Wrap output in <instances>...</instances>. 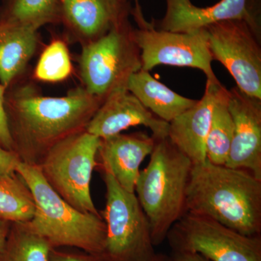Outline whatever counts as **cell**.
<instances>
[{
  "label": "cell",
  "instance_id": "6",
  "mask_svg": "<svg viewBox=\"0 0 261 261\" xmlns=\"http://www.w3.org/2000/svg\"><path fill=\"white\" fill-rule=\"evenodd\" d=\"M101 139L87 130L62 141L37 166L51 188L76 210L100 215L91 195Z\"/></svg>",
  "mask_w": 261,
  "mask_h": 261
},
{
  "label": "cell",
  "instance_id": "27",
  "mask_svg": "<svg viewBox=\"0 0 261 261\" xmlns=\"http://www.w3.org/2000/svg\"><path fill=\"white\" fill-rule=\"evenodd\" d=\"M171 256L173 261H211L196 252L187 251H171Z\"/></svg>",
  "mask_w": 261,
  "mask_h": 261
},
{
  "label": "cell",
  "instance_id": "29",
  "mask_svg": "<svg viewBox=\"0 0 261 261\" xmlns=\"http://www.w3.org/2000/svg\"><path fill=\"white\" fill-rule=\"evenodd\" d=\"M147 261H173V260L171 255H168L166 254L157 253L156 252L153 257H151L149 260Z\"/></svg>",
  "mask_w": 261,
  "mask_h": 261
},
{
  "label": "cell",
  "instance_id": "22",
  "mask_svg": "<svg viewBox=\"0 0 261 261\" xmlns=\"http://www.w3.org/2000/svg\"><path fill=\"white\" fill-rule=\"evenodd\" d=\"M228 101V90L226 89L215 105L206 140L207 160L216 165L226 164L234 133Z\"/></svg>",
  "mask_w": 261,
  "mask_h": 261
},
{
  "label": "cell",
  "instance_id": "9",
  "mask_svg": "<svg viewBox=\"0 0 261 261\" xmlns=\"http://www.w3.org/2000/svg\"><path fill=\"white\" fill-rule=\"evenodd\" d=\"M137 23L134 35L140 47L142 70L149 71L161 65L190 67L202 70L207 81L219 82L213 70L206 29L173 32L154 28L145 18Z\"/></svg>",
  "mask_w": 261,
  "mask_h": 261
},
{
  "label": "cell",
  "instance_id": "24",
  "mask_svg": "<svg viewBox=\"0 0 261 261\" xmlns=\"http://www.w3.org/2000/svg\"><path fill=\"white\" fill-rule=\"evenodd\" d=\"M49 261H110L103 254H92L70 247L51 248Z\"/></svg>",
  "mask_w": 261,
  "mask_h": 261
},
{
  "label": "cell",
  "instance_id": "4",
  "mask_svg": "<svg viewBox=\"0 0 261 261\" xmlns=\"http://www.w3.org/2000/svg\"><path fill=\"white\" fill-rule=\"evenodd\" d=\"M15 171L34 197L35 213L27 222L33 231L53 248L70 247L89 253H104L107 231L101 215L85 214L72 207L51 188L37 166L20 161Z\"/></svg>",
  "mask_w": 261,
  "mask_h": 261
},
{
  "label": "cell",
  "instance_id": "2",
  "mask_svg": "<svg viewBox=\"0 0 261 261\" xmlns=\"http://www.w3.org/2000/svg\"><path fill=\"white\" fill-rule=\"evenodd\" d=\"M187 212L205 216L247 236H261V180L245 169L206 160L193 165Z\"/></svg>",
  "mask_w": 261,
  "mask_h": 261
},
{
  "label": "cell",
  "instance_id": "20",
  "mask_svg": "<svg viewBox=\"0 0 261 261\" xmlns=\"http://www.w3.org/2000/svg\"><path fill=\"white\" fill-rule=\"evenodd\" d=\"M47 241L33 231L27 222H12L6 241L0 250V261H49Z\"/></svg>",
  "mask_w": 261,
  "mask_h": 261
},
{
  "label": "cell",
  "instance_id": "19",
  "mask_svg": "<svg viewBox=\"0 0 261 261\" xmlns=\"http://www.w3.org/2000/svg\"><path fill=\"white\" fill-rule=\"evenodd\" d=\"M0 23L29 25L38 29L60 23V0H3Z\"/></svg>",
  "mask_w": 261,
  "mask_h": 261
},
{
  "label": "cell",
  "instance_id": "8",
  "mask_svg": "<svg viewBox=\"0 0 261 261\" xmlns=\"http://www.w3.org/2000/svg\"><path fill=\"white\" fill-rule=\"evenodd\" d=\"M171 251L200 254L211 261H261V236H247L217 221L187 212L168 233Z\"/></svg>",
  "mask_w": 261,
  "mask_h": 261
},
{
  "label": "cell",
  "instance_id": "3",
  "mask_svg": "<svg viewBox=\"0 0 261 261\" xmlns=\"http://www.w3.org/2000/svg\"><path fill=\"white\" fill-rule=\"evenodd\" d=\"M149 155L148 165L140 171L135 193L150 225L152 243L157 247L187 213V190L193 164L168 137L154 139Z\"/></svg>",
  "mask_w": 261,
  "mask_h": 261
},
{
  "label": "cell",
  "instance_id": "25",
  "mask_svg": "<svg viewBox=\"0 0 261 261\" xmlns=\"http://www.w3.org/2000/svg\"><path fill=\"white\" fill-rule=\"evenodd\" d=\"M5 92L6 87L0 84V147L13 152V145L5 110Z\"/></svg>",
  "mask_w": 261,
  "mask_h": 261
},
{
  "label": "cell",
  "instance_id": "15",
  "mask_svg": "<svg viewBox=\"0 0 261 261\" xmlns=\"http://www.w3.org/2000/svg\"><path fill=\"white\" fill-rule=\"evenodd\" d=\"M226 89L220 82L207 80L202 98L169 123L168 139L193 165L202 164L207 160L206 140L213 111Z\"/></svg>",
  "mask_w": 261,
  "mask_h": 261
},
{
  "label": "cell",
  "instance_id": "16",
  "mask_svg": "<svg viewBox=\"0 0 261 261\" xmlns=\"http://www.w3.org/2000/svg\"><path fill=\"white\" fill-rule=\"evenodd\" d=\"M154 139L144 132L118 134L101 140L97 154V166L102 173H109L120 186L135 192L140 166L153 149Z\"/></svg>",
  "mask_w": 261,
  "mask_h": 261
},
{
  "label": "cell",
  "instance_id": "26",
  "mask_svg": "<svg viewBox=\"0 0 261 261\" xmlns=\"http://www.w3.org/2000/svg\"><path fill=\"white\" fill-rule=\"evenodd\" d=\"M20 160L14 152L0 147V174L16 172L15 170Z\"/></svg>",
  "mask_w": 261,
  "mask_h": 261
},
{
  "label": "cell",
  "instance_id": "7",
  "mask_svg": "<svg viewBox=\"0 0 261 261\" xmlns=\"http://www.w3.org/2000/svg\"><path fill=\"white\" fill-rule=\"evenodd\" d=\"M106 202L100 213L106 225L105 255L110 261H147L156 253L150 225L135 192L102 173Z\"/></svg>",
  "mask_w": 261,
  "mask_h": 261
},
{
  "label": "cell",
  "instance_id": "5",
  "mask_svg": "<svg viewBox=\"0 0 261 261\" xmlns=\"http://www.w3.org/2000/svg\"><path fill=\"white\" fill-rule=\"evenodd\" d=\"M129 15L120 19L102 37L82 45L79 63L83 87L103 101L115 91L127 89L132 75L142 69L140 49Z\"/></svg>",
  "mask_w": 261,
  "mask_h": 261
},
{
  "label": "cell",
  "instance_id": "13",
  "mask_svg": "<svg viewBox=\"0 0 261 261\" xmlns=\"http://www.w3.org/2000/svg\"><path fill=\"white\" fill-rule=\"evenodd\" d=\"M137 126L149 128L154 139L168 137L169 123L154 116L128 89H121L103 101L86 130L102 140Z\"/></svg>",
  "mask_w": 261,
  "mask_h": 261
},
{
  "label": "cell",
  "instance_id": "11",
  "mask_svg": "<svg viewBox=\"0 0 261 261\" xmlns=\"http://www.w3.org/2000/svg\"><path fill=\"white\" fill-rule=\"evenodd\" d=\"M260 0H221L211 6L197 7L191 0H166L161 20H152L154 28L173 32H190L219 22L243 20L260 34Z\"/></svg>",
  "mask_w": 261,
  "mask_h": 261
},
{
  "label": "cell",
  "instance_id": "18",
  "mask_svg": "<svg viewBox=\"0 0 261 261\" xmlns=\"http://www.w3.org/2000/svg\"><path fill=\"white\" fill-rule=\"evenodd\" d=\"M126 88L154 116L168 123L197 102V99L183 97L171 90L145 70L132 74Z\"/></svg>",
  "mask_w": 261,
  "mask_h": 261
},
{
  "label": "cell",
  "instance_id": "17",
  "mask_svg": "<svg viewBox=\"0 0 261 261\" xmlns=\"http://www.w3.org/2000/svg\"><path fill=\"white\" fill-rule=\"evenodd\" d=\"M39 43L38 29L0 23V84L8 88L23 76Z\"/></svg>",
  "mask_w": 261,
  "mask_h": 261
},
{
  "label": "cell",
  "instance_id": "1",
  "mask_svg": "<svg viewBox=\"0 0 261 261\" xmlns=\"http://www.w3.org/2000/svg\"><path fill=\"white\" fill-rule=\"evenodd\" d=\"M102 102L83 87L63 97H46L21 77L5 94L13 152L20 162L37 166L55 146L85 132Z\"/></svg>",
  "mask_w": 261,
  "mask_h": 261
},
{
  "label": "cell",
  "instance_id": "28",
  "mask_svg": "<svg viewBox=\"0 0 261 261\" xmlns=\"http://www.w3.org/2000/svg\"><path fill=\"white\" fill-rule=\"evenodd\" d=\"M11 224V221L0 217V250L6 241Z\"/></svg>",
  "mask_w": 261,
  "mask_h": 261
},
{
  "label": "cell",
  "instance_id": "12",
  "mask_svg": "<svg viewBox=\"0 0 261 261\" xmlns=\"http://www.w3.org/2000/svg\"><path fill=\"white\" fill-rule=\"evenodd\" d=\"M234 133L225 166L245 169L261 180V99L238 87L228 91Z\"/></svg>",
  "mask_w": 261,
  "mask_h": 261
},
{
  "label": "cell",
  "instance_id": "30",
  "mask_svg": "<svg viewBox=\"0 0 261 261\" xmlns=\"http://www.w3.org/2000/svg\"><path fill=\"white\" fill-rule=\"evenodd\" d=\"M135 3H136V7L140 6V4H139L138 0H135Z\"/></svg>",
  "mask_w": 261,
  "mask_h": 261
},
{
  "label": "cell",
  "instance_id": "14",
  "mask_svg": "<svg viewBox=\"0 0 261 261\" xmlns=\"http://www.w3.org/2000/svg\"><path fill=\"white\" fill-rule=\"evenodd\" d=\"M130 10L127 0H60V23L84 45L106 34Z\"/></svg>",
  "mask_w": 261,
  "mask_h": 261
},
{
  "label": "cell",
  "instance_id": "10",
  "mask_svg": "<svg viewBox=\"0 0 261 261\" xmlns=\"http://www.w3.org/2000/svg\"><path fill=\"white\" fill-rule=\"evenodd\" d=\"M213 61L220 62L244 93L261 99L260 34L243 20L206 27Z\"/></svg>",
  "mask_w": 261,
  "mask_h": 261
},
{
  "label": "cell",
  "instance_id": "23",
  "mask_svg": "<svg viewBox=\"0 0 261 261\" xmlns=\"http://www.w3.org/2000/svg\"><path fill=\"white\" fill-rule=\"evenodd\" d=\"M72 72L73 64L66 43L62 39H53L41 54L33 79L56 83L66 80Z\"/></svg>",
  "mask_w": 261,
  "mask_h": 261
},
{
  "label": "cell",
  "instance_id": "31",
  "mask_svg": "<svg viewBox=\"0 0 261 261\" xmlns=\"http://www.w3.org/2000/svg\"><path fill=\"white\" fill-rule=\"evenodd\" d=\"M127 1H128V0H127Z\"/></svg>",
  "mask_w": 261,
  "mask_h": 261
},
{
  "label": "cell",
  "instance_id": "21",
  "mask_svg": "<svg viewBox=\"0 0 261 261\" xmlns=\"http://www.w3.org/2000/svg\"><path fill=\"white\" fill-rule=\"evenodd\" d=\"M34 213L32 192L20 175L0 174V217L11 222H28Z\"/></svg>",
  "mask_w": 261,
  "mask_h": 261
}]
</instances>
